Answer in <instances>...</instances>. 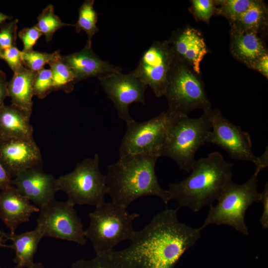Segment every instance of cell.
Returning a JSON list of instances; mask_svg holds the SVG:
<instances>
[{
    "mask_svg": "<svg viewBox=\"0 0 268 268\" xmlns=\"http://www.w3.org/2000/svg\"><path fill=\"white\" fill-rule=\"evenodd\" d=\"M178 209L156 214L142 230L135 231L128 248L108 252L111 258L123 268H174L201 231L180 222Z\"/></svg>",
    "mask_w": 268,
    "mask_h": 268,
    "instance_id": "obj_1",
    "label": "cell"
},
{
    "mask_svg": "<svg viewBox=\"0 0 268 268\" xmlns=\"http://www.w3.org/2000/svg\"><path fill=\"white\" fill-rule=\"evenodd\" d=\"M158 158L149 154H130L108 165L105 180L112 202L127 209L140 197L154 196L167 204L168 191L160 187L155 174Z\"/></svg>",
    "mask_w": 268,
    "mask_h": 268,
    "instance_id": "obj_2",
    "label": "cell"
},
{
    "mask_svg": "<svg viewBox=\"0 0 268 268\" xmlns=\"http://www.w3.org/2000/svg\"><path fill=\"white\" fill-rule=\"evenodd\" d=\"M233 165L218 152L196 160L188 177L179 183L169 184L170 200H175L179 207H187L194 212L212 205L232 180Z\"/></svg>",
    "mask_w": 268,
    "mask_h": 268,
    "instance_id": "obj_3",
    "label": "cell"
},
{
    "mask_svg": "<svg viewBox=\"0 0 268 268\" xmlns=\"http://www.w3.org/2000/svg\"><path fill=\"white\" fill-rule=\"evenodd\" d=\"M211 129L204 112L197 118L179 115L169 129L161 156L172 159L181 169L189 172L196 161L197 151L206 143Z\"/></svg>",
    "mask_w": 268,
    "mask_h": 268,
    "instance_id": "obj_4",
    "label": "cell"
},
{
    "mask_svg": "<svg viewBox=\"0 0 268 268\" xmlns=\"http://www.w3.org/2000/svg\"><path fill=\"white\" fill-rule=\"evenodd\" d=\"M89 216L90 223L85 236L98 254L108 253L121 242L130 240L135 232L133 222L139 215L129 213L126 208L112 202H105L96 206Z\"/></svg>",
    "mask_w": 268,
    "mask_h": 268,
    "instance_id": "obj_5",
    "label": "cell"
},
{
    "mask_svg": "<svg viewBox=\"0 0 268 268\" xmlns=\"http://www.w3.org/2000/svg\"><path fill=\"white\" fill-rule=\"evenodd\" d=\"M258 176V174L255 172L247 182L240 185L234 183L232 180L229 181L217 199V204L209 206L207 216L200 227L201 230L209 224H224L232 227L242 234L248 235L245 215L248 208L260 200Z\"/></svg>",
    "mask_w": 268,
    "mask_h": 268,
    "instance_id": "obj_6",
    "label": "cell"
},
{
    "mask_svg": "<svg viewBox=\"0 0 268 268\" xmlns=\"http://www.w3.org/2000/svg\"><path fill=\"white\" fill-rule=\"evenodd\" d=\"M57 182L59 191L64 192L67 201L74 205L97 206L105 202L108 189L105 175L100 170L97 154L78 162L72 172L60 176Z\"/></svg>",
    "mask_w": 268,
    "mask_h": 268,
    "instance_id": "obj_7",
    "label": "cell"
},
{
    "mask_svg": "<svg viewBox=\"0 0 268 268\" xmlns=\"http://www.w3.org/2000/svg\"><path fill=\"white\" fill-rule=\"evenodd\" d=\"M190 67L175 58L170 72L164 96L167 100L168 110L187 115L196 109L211 108L203 82Z\"/></svg>",
    "mask_w": 268,
    "mask_h": 268,
    "instance_id": "obj_8",
    "label": "cell"
},
{
    "mask_svg": "<svg viewBox=\"0 0 268 268\" xmlns=\"http://www.w3.org/2000/svg\"><path fill=\"white\" fill-rule=\"evenodd\" d=\"M179 115L167 110L147 121L138 122L133 120L127 123L122 138L119 156L149 154L161 156L160 153L169 129Z\"/></svg>",
    "mask_w": 268,
    "mask_h": 268,
    "instance_id": "obj_9",
    "label": "cell"
},
{
    "mask_svg": "<svg viewBox=\"0 0 268 268\" xmlns=\"http://www.w3.org/2000/svg\"><path fill=\"white\" fill-rule=\"evenodd\" d=\"M74 205L55 199L40 208L37 227L43 237L73 242L81 246L86 244L85 230Z\"/></svg>",
    "mask_w": 268,
    "mask_h": 268,
    "instance_id": "obj_10",
    "label": "cell"
},
{
    "mask_svg": "<svg viewBox=\"0 0 268 268\" xmlns=\"http://www.w3.org/2000/svg\"><path fill=\"white\" fill-rule=\"evenodd\" d=\"M203 112L207 115L211 126L206 143L223 148L233 159L252 162L258 167L260 157L252 151V140L249 133L228 120L219 109L211 108Z\"/></svg>",
    "mask_w": 268,
    "mask_h": 268,
    "instance_id": "obj_11",
    "label": "cell"
},
{
    "mask_svg": "<svg viewBox=\"0 0 268 268\" xmlns=\"http://www.w3.org/2000/svg\"><path fill=\"white\" fill-rule=\"evenodd\" d=\"M175 56L168 40L154 41L131 71L158 98L164 96Z\"/></svg>",
    "mask_w": 268,
    "mask_h": 268,
    "instance_id": "obj_12",
    "label": "cell"
},
{
    "mask_svg": "<svg viewBox=\"0 0 268 268\" xmlns=\"http://www.w3.org/2000/svg\"><path fill=\"white\" fill-rule=\"evenodd\" d=\"M103 90L113 102L119 117L126 123L134 119L129 106L134 103L145 104L144 93L147 86L132 73L112 72L98 78Z\"/></svg>",
    "mask_w": 268,
    "mask_h": 268,
    "instance_id": "obj_13",
    "label": "cell"
},
{
    "mask_svg": "<svg viewBox=\"0 0 268 268\" xmlns=\"http://www.w3.org/2000/svg\"><path fill=\"white\" fill-rule=\"evenodd\" d=\"M0 161L12 178L23 171L40 167L42 159L33 137L29 138H0Z\"/></svg>",
    "mask_w": 268,
    "mask_h": 268,
    "instance_id": "obj_14",
    "label": "cell"
},
{
    "mask_svg": "<svg viewBox=\"0 0 268 268\" xmlns=\"http://www.w3.org/2000/svg\"><path fill=\"white\" fill-rule=\"evenodd\" d=\"M12 185L39 208L54 200L59 191L57 179L44 172L40 167L21 172L12 179Z\"/></svg>",
    "mask_w": 268,
    "mask_h": 268,
    "instance_id": "obj_15",
    "label": "cell"
},
{
    "mask_svg": "<svg viewBox=\"0 0 268 268\" xmlns=\"http://www.w3.org/2000/svg\"><path fill=\"white\" fill-rule=\"evenodd\" d=\"M168 42L175 58L200 74L201 63L207 53L201 33L195 28L186 27L173 31Z\"/></svg>",
    "mask_w": 268,
    "mask_h": 268,
    "instance_id": "obj_16",
    "label": "cell"
},
{
    "mask_svg": "<svg viewBox=\"0 0 268 268\" xmlns=\"http://www.w3.org/2000/svg\"><path fill=\"white\" fill-rule=\"evenodd\" d=\"M92 44L86 42L81 50L62 56L63 62L68 67L79 82L89 78H97L108 74L122 71V69L108 61L101 59L93 51Z\"/></svg>",
    "mask_w": 268,
    "mask_h": 268,
    "instance_id": "obj_17",
    "label": "cell"
},
{
    "mask_svg": "<svg viewBox=\"0 0 268 268\" xmlns=\"http://www.w3.org/2000/svg\"><path fill=\"white\" fill-rule=\"evenodd\" d=\"M39 211L38 206L32 204L13 186L0 193V218L10 233H15L20 224L28 222L33 213Z\"/></svg>",
    "mask_w": 268,
    "mask_h": 268,
    "instance_id": "obj_18",
    "label": "cell"
},
{
    "mask_svg": "<svg viewBox=\"0 0 268 268\" xmlns=\"http://www.w3.org/2000/svg\"><path fill=\"white\" fill-rule=\"evenodd\" d=\"M230 52L232 56L251 68L268 50L259 33L252 31L230 29Z\"/></svg>",
    "mask_w": 268,
    "mask_h": 268,
    "instance_id": "obj_19",
    "label": "cell"
},
{
    "mask_svg": "<svg viewBox=\"0 0 268 268\" xmlns=\"http://www.w3.org/2000/svg\"><path fill=\"white\" fill-rule=\"evenodd\" d=\"M31 113L12 104L0 108V138L23 139L33 137Z\"/></svg>",
    "mask_w": 268,
    "mask_h": 268,
    "instance_id": "obj_20",
    "label": "cell"
},
{
    "mask_svg": "<svg viewBox=\"0 0 268 268\" xmlns=\"http://www.w3.org/2000/svg\"><path fill=\"white\" fill-rule=\"evenodd\" d=\"M36 72L25 66L13 72L7 86V97L12 105L32 113L33 102V83Z\"/></svg>",
    "mask_w": 268,
    "mask_h": 268,
    "instance_id": "obj_21",
    "label": "cell"
},
{
    "mask_svg": "<svg viewBox=\"0 0 268 268\" xmlns=\"http://www.w3.org/2000/svg\"><path fill=\"white\" fill-rule=\"evenodd\" d=\"M6 240L12 242L11 248L15 251L13 268H29L33 263L34 256L40 240L44 237L38 227L19 234H4Z\"/></svg>",
    "mask_w": 268,
    "mask_h": 268,
    "instance_id": "obj_22",
    "label": "cell"
},
{
    "mask_svg": "<svg viewBox=\"0 0 268 268\" xmlns=\"http://www.w3.org/2000/svg\"><path fill=\"white\" fill-rule=\"evenodd\" d=\"M268 7L264 1L253 0L248 8L234 21L231 28L239 31H252L257 33L267 26Z\"/></svg>",
    "mask_w": 268,
    "mask_h": 268,
    "instance_id": "obj_23",
    "label": "cell"
},
{
    "mask_svg": "<svg viewBox=\"0 0 268 268\" xmlns=\"http://www.w3.org/2000/svg\"><path fill=\"white\" fill-rule=\"evenodd\" d=\"M52 72L53 91L63 90L71 92L77 80L71 69L62 61L60 54L49 64Z\"/></svg>",
    "mask_w": 268,
    "mask_h": 268,
    "instance_id": "obj_24",
    "label": "cell"
},
{
    "mask_svg": "<svg viewBox=\"0 0 268 268\" xmlns=\"http://www.w3.org/2000/svg\"><path fill=\"white\" fill-rule=\"evenodd\" d=\"M94 0H85L78 9V18L73 24L76 33L83 31L87 35V42L92 44V38L99 31L97 26L98 14L94 8Z\"/></svg>",
    "mask_w": 268,
    "mask_h": 268,
    "instance_id": "obj_25",
    "label": "cell"
},
{
    "mask_svg": "<svg viewBox=\"0 0 268 268\" xmlns=\"http://www.w3.org/2000/svg\"><path fill=\"white\" fill-rule=\"evenodd\" d=\"M35 26L45 36L46 41L48 42L51 41L54 34L57 30L65 26L73 27V24L63 22L55 13L53 5L49 4L38 15Z\"/></svg>",
    "mask_w": 268,
    "mask_h": 268,
    "instance_id": "obj_26",
    "label": "cell"
},
{
    "mask_svg": "<svg viewBox=\"0 0 268 268\" xmlns=\"http://www.w3.org/2000/svg\"><path fill=\"white\" fill-rule=\"evenodd\" d=\"M253 0H214L215 14L227 18L229 23L236 20L250 5Z\"/></svg>",
    "mask_w": 268,
    "mask_h": 268,
    "instance_id": "obj_27",
    "label": "cell"
},
{
    "mask_svg": "<svg viewBox=\"0 0 268 268\" xmlns=\"http://www.w3.org/2000/svg\"><path fill=\"white\" fill-rule=\"evenodd\" d=\"M60 54V50L52 53L41 52L34 50L27 52L22 51V58L24 66L29 69L37 72L44 68Z\"/></svg>",
    "mask_w": 268,
    "mask_h": 268,
    "instance_id": "obj_28",
    "label": "cell"
},
{
    "mask_svg": "<svg viewBox=\"0 0 268 268\" xmlns=\"http://www.w3.org/2000/svg\"><path fill=\"white\" fill-rule=\"evenodd\" d=\"M53 91V79L50 69L43 68L36 72L33 83V95L42 99Z\"/></svg>",
    "mask_w": 268,
    "mask_h": 268,
    "instance_id": "obj_29",
    "label": "cell"
},
{
    "mask_svg": "<svg viewBox=\"0 0 268 268\" xmlns=\"http://www.w3.org/2000/svg\"><path fill=\"white\" fill-rule=\"evenodd\" d=\"M71 268H123L115 262L108 253L96 254L89 260L80 259L73 263Z\"/></svg>",
    "mask_w": 268,
    "mask_h": 268,
    "instance_id": "obj_30",
    "label": "cell"
},
{
    "mask_svg": "<svg viewBox=\"0 0 268 268\" xmlns=\"http://www.w3.org/2000/svg\"><path fill=\"white\" fill-rule=\"evenodd\" d=\"M189 9L197 21L208 23L211 16L215 14V5L212 0H193Z\"/></svg>",
    "mask_w": 268,
    "mask_h": 268,
    "instance_id": "obj_31",
    "label": "cell"
},
{
    "mask_svg": "<svg viewBox=\"0 0 268 268\" xmlns=\"http://www.w3.org/2000/svg\"><path fill=\"white\" fill-rule=\"evenodd\" d=\"M18 20L15 19L0 24V48L4 51L15 46Z\"/></svg>",
    "mask_w": 268,
    "mask_h": 268,
    "instance_id": "obj_32",
    "label": "cell"
},
{
    "mask_svg": "<svg viewBox=\"0 0 268 268\" xmlns=\"http://www.w3.org/2000/svg\"><path fill=\"white\" fill-rule=\"evenodd\" d=\"M42 35L41 32L35 25L31 27L24 28L18 33V36L23 45V52H27L33 50L37 41Z\"/></svg>",
    "mask_w": 268,
    "mask_h": 268,
    "instance_id": "obj_33",
    "label": "cell"
},
{
    "mask_svg": "<svg viewBox=\"0 0 268 268\" xmlns=\"http://www.w3.org/2000/svg\"><path fill=\"white\" fill-rule=\"evenodd\" d=\"M1 59L5 61L13 72L24 66L22 58V51L15 46L3 51Z\"/></svg>",
    "mask_w": 268,
    "mask_h": 268,
    "instance_id": "obj_34",
    "label": "cell"
},
{
    "mask_svg": "<svg viewBox=\"0 0 268 268\" xmlns=\"http://www.w3.org/2000/svg\"><path fill=\"white\" fill-rule=\"evenodd\" d=\"M261 194L260 200L263 205L262 214L260 222L262 227L264 229L268 228V184L267 182L265 185L263 191Z\"/></svg>",
    "mask_w": 268,
    "mask_h": 268,
    "instance_id": "obj_35",
    "label": "cell"
},
{
    "mask_svg": "<svg viewBox=\"0 0 268 268\" xmlns=\"http://www.w3.org/2000/svg\"><path fill=\"white\" fill-rule=\"evenodd\" d=\"M251 69L257 70L268 79V53L259 58L252 66Z\"/></svg>",
    "mask_w": 268,
    "mask_h": 268,
    "instance_id": "obj_36",
    "label": "cell"
},
{
    "mask_svg": "<svg viewBox=\"0 0 268 268\" xmlns=\"http://www.w3.org/2000/svg\"><path fill=\"white\" fill-rule=\"evenodd\" d=\"M12 178L0 161V190L6 189L12 185Z\"/></svg>",
    "mask_w": 268,
    "mask_h": 268,
    "instance_id": "obj_37",
    "label": "cell"
},
{
    "mask_svg": "<svg viewBox=\"0 0 268 268\" xmlns=\"http://www.w3.org/2000/svg\"><path fill=\"white\" fill-rule=\"evenodd\" d=\"M7 83L5 73L0 70V108L4 105V101L7 97Z\"/></svg>",
    "mask_w": 268,
    "mask_h": 268,
    "instance_id": "obj_38",
    "label": "cell"
},
{
    "mask_svg": "<svg viewBox=\"0 0 268 268\" xmlns=\"http://www.w3.org/2000/svg\"><path fill=\"white\" fill-rule=\"evenodd\" d=\"M260 157V162L258 167H256L255 173H259L264 168L268 166V147L266 149L265 152Z\"/></svg>",
    "mask_w": 268,
    "mask_h": 268,
    "instance_id": "obj_39",
    "label": "cell"
},
{
    "mask_svg": "<svg viewBox=\"0 0 268 268\" xmlns=\"http://www.w3.org/2000/svg\"><path fill=\"white\" fill-rule=\"evenodd\" d=\"M5 233L0 230V248L7 247L11 248V245L8 246L4 244V242L7 241L4 235Z\"/></svg>",
    "mask_w": 268,
    "mask_h": 268,
    "instance_id": "obj_40",
    "label": "cell"
},
{
    "mask_svg": "<svg viewBox=\"0 0 268 268\" xmlns=\"http://www.w3.org/2000/svg\"><path fill=\"white\" fill-rule=\"evenodd\" d=\"M12 17L5 14L0 11V24L4 22L7 20H9Z\"/></svg>",
    "mask_w": 268,
    "mask_h": 268,
    "instance_id": "obj_41",
    "label": "cell"
},
{
    "mask_svg": "<svg viewBox=\"0 0 268 268\" xmlns=\"http://www.w3.org/2000/svg\"><path fill=\"white\" fill-rule=\"evenodd\" d=\"M29 268H45L42 264L33 263Z\"/></svg>",
    "mask_w": 268,
    "mask_h": 268,
    "instance_id": "obj_42",
    "label": "cell"
},
{
    "mask_svg": "<svg viewBox=\"0 0 268 268\" xmlns=\"http://www.w3.org/2000/svg\"><path fill=\"white\" fill-rule=\"evenodd\" d=\"M2 52L3 51L0 48V59H1L2 58Z\"/></svg>",
    "mask_w": 268,
    "mask_h": 268,
    "instance_id": "obj_43",
    "label": "cell"
},
{
    "mask_svg": "<svg viewBox=\"0 0 268 268\" xmlns=\"http://www.w3.org/2000/svg\"></svg>",
    "mask_w": 268,
    "mask_h": 268,
    "instance_id": "obj_44",
    "label": "cell"
}]
</instances>
